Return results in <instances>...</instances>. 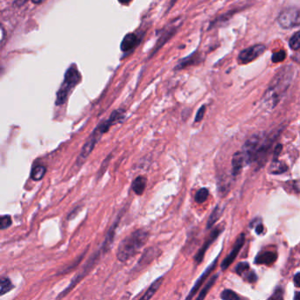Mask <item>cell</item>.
<instances>
[{
	"label": "cell",
	"instance_id": "obj_1",
	"mask_svg": "<svg viewBox=\"0 0 300 300\" xmlns=\"http://www.w3.org/2000/svg\"><path fill=\"white\" fill-rule=\"evenodd\" d=\"M125 117V110L123 109H115L111 113L109 117L103 121L100 124H98L97 127L93 130L91 135L89 136L88 138L85 141V144L81 149V153L77 159V165H81L84 161L88 158L90 153L93 152L95 145L97 144L99 140L102 138L103 134L107 133L109 131L110 127H112L114 124L120 123L122 120Z\"/></svg>",
	"mask_w": 300,
	"mask_h": 300
},
{
	"label": "cell",
	"instance_id": "obj_2",
	"mask_svg": "<svg viewBox=\"0 0 300 300\" xmlns=\"http://www.w3.org/2000/svg\"><path fill=\"white\" fill-rule=\"evenodd\" d=\"M292 77L293 67L292 66L283 67L277 72L263 96V102L267 107L273 109L277 105L281 98L283 97V94L291 85Z\"/></svg>",
	"mask_w": 300,
	"mask_h": 300
},
{
	"label": "cell",
	"instance_id": "obj_3",
	"mask_svg": "<svg viewBox=\"0 0 300 300\" xmlns=\"http://www.w3.org/2000/svg\"><path fill=\"white\" fill-rule=\"evenodd\" d=\"M148 233L143 229L132 232L121 241L116 252V257L120 262H127L137 254L148 241Z\"/></svg>",
	"mask_w": 300,
	"mask_h": 300
},
{
	"label": "cell",
	"instance_id": "obj_4",
	"mask_svg": "<svg viewBox=\"0 0 300 300\" xmlns=\"http://www.w3.org/2000/svg\"><path fill=\"white\" fill-rule=\"evenodd\" d=\"M81 81V75L75 64L68 68L64 74V79L62 85L56 93L55 104L56 106H61L67 101L69 94L72 93V90L76 87Z\"/></svg>",
	"mask_w": 300,
	"mask_h": 300
},
{
	"label": "cell",
	"instance_id": "obj_5",
	"mask_svg": "<svg viewBox=\"0 0 300 300\" xmlns=\"http://www.w3.org/2000/svg\"><path fill=\"white\" fill-rule=\"evenodd\" d=\"M277 21L279 25L285 29L300 26V8L290 7L283 10V12L279 14Z\"/></svg>",
	"mask_w": 300,
	"mask_h": 300
},
{
	"label": "cell",
	"instance_id": "obj_6",
	"mask_svg": "<svg viewBox=\"0 0 300 300\" xmlns=\"http://www.w3.org/2000/svg\"><path fill=\"white\" fill-rule=\"evenodd\" d=\"M265 50H266V47L264 46L263 44H256L254 46L247 48L240 53L238 61L241 64H248L263 54Z\"/></svg>",
	"mask_w": 300,
	"mask_h": 300
},
{
	"label": "cell",
	"instance_id": "obj_7",
	"mask_svg": "<svg viewBox=\"0 0 300 300\" xmlns=\"http://www.w3.org/2000/svg\"><path fill=\"white\" fill-rule=\"evenodd\" d=\"M244 243H245V234L241 233V234H240V236L238 237L236 242L233 245L232 252L226 257L224 258V261L222 262V264H221L222 271H225L233 263V261L236 259L238 254L240 253L242 246L244 245Z\"/></svg>",
	"mask_w": 300,
	"mask_h": 300
},
{
	"label": "cell",
	"instance_id": "obj_8",
	"mask_svg": "<svg viewBox=\"0 0 300 300\" xmlns=\"http://www.w3.org/2000/svg\"><path fill=\"white\" fill-rule=\"evenodd\" d=\"M220 232H221V230H220L219 228H217L215 229L214 231H212V233H211L210 236H209V239H208L207 241H205V243H204L203 246L200 248V250L197 252V254H195V256H194V262H196L197 264L203 261V257H204V254L206 253V251H207L208 248L211 246L212 243L215 241L216 239L218 237Z\"/></svg>",
	"mask_w": 300,
	"mask_h": 300
},
{
	"label": "cell",
	"instance_id": "obj_9",
	"mask_svg": "<svg viewBox=\"0 0 300 300\" xmlns=\"http://www.w3.org/2000/svg\"><path fill=\"white\" fill-rule=\"evenodd\" d=\"M217 262H218V258L216 259L214 262H212V264L210 265V267L205 270V271L203 272V275H201L200 277H199L198 280L195 282L194 283V286L193 288L191 289V292H190V294H189V296L187 297L186 300H191L193 299V297H194V294L196 293V292H198L199 288L201 287L202 285H203V282L205 281V279L207 278L208 276L210 275V274L212 273V271L215 269L216 264H217Z\"/></svg>",
	"mask_w": 300,
	"mask_h": 300
},
{
	"label": "cell",
	"instance_id": "obj_10",
	"mask_svg": "<svg viewBox=\"0 0 300 300\" xmlns=\"http://www.w3.org/2000/svg\"><path fill=\"white\" fill-rule=\"evenodd\" d=\"M139 38L134 33H129L124 36L121 43V50L123 52H129L135 49L139 44Z\"/></svg>",
	"mask_w": 300,
	"mask_h": 300
},
{
	"label": "cell",
	"instance_id": "obj_11",
	"mask_svg": "<svg viewBox=\"0 0 300 300\" xmlns=\"http://www.w3.org/2000/svg\"><path fill=\"white\" fill-rule=\"evenodd\" d=\"M248 165L246 158L245 154L243 152H236L233 157V161H232V165H233V175H237L238 173L241 172V170L243 168V166Z\"/></svg>",
	"mask_w": 300,
	"mask_h": 300
},
{
	"label": "cell",
	"instance_id": "obj_12",
	"mask_svg": "<svg viewBox=\"0 0 300 300\" xmlns=\"http://www.w3.org/2000/svg\"><path fill=\"white\" fill-rule=\"evenodd\" d=\"M277 259V254L274 252H264L262 254H259L256 256L255 262L257 264H264V265H272Z\"/></svg>",
	"mask_w": 300,
	"mask_h": 300
},
{
	"label": "cell",
	"instance_id": "obj_13",
	"mask_svg": "<svg viewBox=\"0 0 300 300\" xmlns=\"http://www.w3.org/2000/svg\"><path fill=\"white\" fill-rule=\"evenodd\" d=\"M176 30H177V27H171L169 29L166 30L164 34H161V38L158 40L156 47L153 49L152 54H151V56H152L154 53H156L157 51L160 50V48H161V46H163V45L167 42L168 39L171 38V37L173 36L174 33L176 32Z\"/></svg>",
	"mask_w": 300,
	"mask_h": 300
},
{
	"label": "cell",
	"instance_id": "obj_14",
	"mask_svg": "<svg viewBox=\"0 0 300 300\" xmlns=\"http://www.w3.org/2000/svg\"><path fill=\"white\" fill-rule=\"evenodd\" d=\"M163 283V277H159L150 285L148 290L144 292V295L140 298L139 300H150L153 295L156 293L157 291L160 289L161 284Z\"/></svg>",
	"mask_w": 300,
	"mask_h": 300
},
{
	"label": "cell",
	"instance_id": "obj_15",
	"mask_svg": "<svg viewBox=\"0 0 300 300\" xmlns=\"http://www.w3.org/2000/svg\"><path fill=\"white\" fill-rule=\"evenodd\" d=\"M147 184V179L144 176H137L132 183V191L137 195L143 194Z\"/></svg>",
	"mask_w": 300,
	"mask_h": 300
},
{
	"label": "cell",
	"instance_id": "obj_16",
	"mask_svg": "<svg viewBox=\"0 0 300 300\" xmlns=\"http://www.w3.org/2000/svg\"><path fill=\"white\" fill-rule=\"evenodd\" d=\"M47 169L46 167L43 165H34L32 171H31V178L35 181V182H38L43 180V178L44 177V175L46 174Z\"/></svg>",
	"mask_w": 300,
	"mask_h": 300
},
{
	"label": "cell",
	"instance_id": "obj_17",
	"mask_svg": "<svg viewBox=\"0 0 300 300\" xmlns=\"http://www.w3.org/2000/svg\"><path fill=\"white\" fill-rule=\"evenodd\" d=\"M155 253H156V250L154 249L153 247H151V248L147 249V251H145L142 258L137 262V267L143 268L144 265H146V264H148L149 262H152V259L155 256Z\"/></svg>",
	"mask_w": 300,
	"mask_h": 300
},
{
	"label": "cell",
	"instance_id": "obj_18",
	"mask_svg": "<svg viewBox=\"0 0 300 300\" xmlns=\"http://www.w3.org/2000/svg\"><path fill=\"white\" fill-rule=\"evenodd\" d=\"M218 275H215L210 278V280L208 281V283L204 285V287L201 290V292L199 293L198 297L196 298V300H203L205 299V297L207 295L208 292H210V290L212 289V286H213L214 283H216V281H217V279H218Z\"/></svg>",
	"mask_w": 300,
	"mask_h": 300
},
{
	"label": "cell",
	"instance_id": "obj_19",
	"mask_svg": "<svg viewBox=\"0 0 300 300\" xmlns=\"http://www.w3.org/2000/svg\"><path fill=\"white\" fill-rule=\"evenodd\" d=\"M288 166L283 161L274 160L271 165V173L274 174H280L287 171Z\"/></svg>",
	"mask_w": 300,
	"mask_h": 300
},
{
	"label": "cell",
	"instance_id": "obj_20",
	"mask_svg": "<svg viewBox=\"0 0 300 300\" xmlns=\"http://www.w3.org/2000/svg\"><path fill=\"white\" fill-rule=\"evenodd\" d=\"M222 212H223V210H222L219 206H217V207L214 209V211L212 212V214L210 216V218H209V219H208V229L211 228L212 225L215 224L218 220L219 219L220 216L222 214Z\"/></svg>",
	"mask_w": 300,
	"mask_h": 300
},
{
	"label": "cell",
	"instance_id": "obj_21",
	"mask_svg": "<svg viewBox=\"0 0 300 300\" xmlns=\"http://www.w3.org/2000/svg\"><path fill=\"white\" fill-rule=\"evenodd\" d=\"M13 289V284L8 277H2L0 281V292L1 295H4L5 293L12 291Z\"/></svg>",
	"mask_w": 300,
	"mask_h": 300
},
{
	"label": "cell",
	"instance_id": "obj_22",
	"mask_svg": "<svg viewBox=\"0 0 300 300\" xmlns=\"http://www.w3.org/2000/svg\"><path fill=\"white\" fill-rule=\"evenodd\" d=\"M208 196H209V191H208L207 189L203 188V189L199 190L196 192L195 196H194V200H195L196 203H203L207 200Z\"/></svg>",
	"mask_w": 300,
	"mask_h": 300
},
{
	"label": "cell",
	"instance_id": "obj_23",
	"mask_svg": "<svg viewBox=\"0 0 300 300\" xmlns=\"http://www.w3.org/2000/svg\"><path fill=\"white\" fill-rule=\"evenodd\" d=\"M289 46L294 51H298L300 49V31L297 32L296 34L292 36L289 41Z\"/></svg>",
	"mask_w": 300,
	"mask_h": 300
},
{
	"label": "cell",
	"instance_id": "obj_24",
	"mask_svg": "<svg viewBox=\"0 0 300 300\" xmlns=\"http://www.w3.org/2000/svg\"><path fill=\"white\" fill-rule=\"evenodd\" d=\"M221 299L223 300H241L239 295L232 290H224L221 293Z\"/></svg>",
	"mask_w": 300,
	"mask_h": 300
},
{
	"label": "cell",
	"instance_id": "obj_25",
	"mask_svg": "<svg viewBox=\"0 0 300 300\" xmlns=\"http://www.w3.org/2000/svg\"><path fill=\"white\" fill-rule=\"evenodd\" d=\"M13 224V221H12V218L9 215H4L1 217V222H0V228L2 230L4 229H7L12 225Z\"/></svg>",
	"mask_w": 300,
	"mask_h": 300
},
{
	"label": "cell",
	"instance_id": "obj_26",
	"mask_svg": "<svg viewBox=\"0 0 300 300\" xmlns=\"http://www.w3.org/2000/svg\"><path fill=\"white\" fill-rule=\"evenodd\" d=\"M249 271V265L246 262H241L235 268V272L238 275H242Z\"/></svg>",
	"mask_w": 300,
	"mask_h": 300
},
{
	"label": "cell",
	"instance_id": "obj_27",
	"mask_svg": "<svg viewBox=\"0 0 300 300\" xmlns=\"http://www.w3.org/2000/svg\"><path fill=\"white\" fill-rule=\"evenodd\" d=\"M286 57V52L283 51H279L277 52H275L272 55V62L273 63H280V62H283V60L285 59Z\"/></svg>",
	"mask_w": 300,
	"mask_h": 300
},
{
	"label": "cell",
	"instance_id": "obj_28",
	"mask_svg": "<svg viewBox=\"0 0 300 300\" xmlns=\"http://www.w3.org/2000/svg\"><path fill=\"white\" fill-rule=\"evenodd\" d=\"M205 109H206V107L203 106L201 107L200 109H199L198 111H197V114L195 115V122L196 123H198L200 121H202V119L203 118V115H204V113H205Z\"/></svg>",
	"mask_w": 300,
	"mask_h": 300
},
{
	"label": "cell",
	"instance_id": "obj_29",
	"mask_svg": "<svg viewBox=\"0 0 300 300\" xmlns=\"http://www.w3.org/2000/svg\"><path fill=\"white\" fill-rule=\"evenodd\" d=\"M283 291L281 289H278L268 300H283Z\"/></svg>",
	"mask_w": 300,
	"mask_h": 300
},
{
	"label": "cell",
	"instance_id": "obj_30",
	"mask_svg": "<svg viewBox=\"0 0 300 300\" xmlns=\"http://www.w3.org/2000/svg\"><path fill=\"white\" fill-rule=\"evenodd\" d=\"M294 283L297 287H300V272L297 273L296 275H294Z\"/></svg>",
	"mask_w": 300,
	"mask_h": 300
},
{
	"label": "cell",
	"instance_id": "obj_31",
	"mask_svg": "<svg viewBox=\"0 0 300 300\" xmlns=\"http://www.w3.org/2000/svg\"><path fill=\"white\" fill-rule=\"evenodd\" d=\"M255 232L257 234H261V233L263 232V226H262V224H259L257 227H256V230H255Z\"/></svg>",
	"mask_w": 300,
	"mask_h": 300
},
{
	"label": "cell",
	"instance_id": "obj_32",
	"mask_svg": "<svg viewBox=\"0 0 300 300\" xmlns=\"http://www.w3.org/2000/svg\"><path fill=\"white\" fill-rule=\"evenodd\" d=\"M294 300H300V292H298L295 293Z\"/></svg>",
	"mask_w": 300,
	"mask_h": 300
},
{
	"label": "cell",
	"instance_id": "obj_33",
	"mask_svg": "<svg viewBox=\"0 0 300 300\" xmlns=\"http://www.w3.org/2000/svg\"><path fill=\"white\" fill-rule=\"evenodd\" d=\"M32 3H33V4H42L43 2H42V1H32Z\"/></svg>",
	"mask_w": 300,
	"mask_h": 300
}]
</instances>
